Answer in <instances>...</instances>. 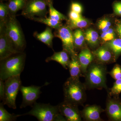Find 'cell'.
Returning <instances> with one entry per match:
<instances>
[{
  "instance_id": "cell-1",
  "label": "cell",
  "mask_w": 121,
  "mask_h": 121,
  "mask_svg": "<svg viewBox=\"0 0 121 121\" xmlns=\"http://www.w3.org/2000/svg\"><path fill=\"white\" fill-rule=\"evenodd\" d=\"M108 73L105 64L93 61L87 68L84 76V84L87 89L102 90L104 88L107 91L106 76Z\"/></svg>"
},
{
  "instance_id": "cell-2",
  "label": "cell",
  "mask_w": 121,
  "mask_h": 121,
  "mask_svg": "<svg viewBox=\"0 0 121 121\" xmlns=\"http://www.w3.org/2000/svg\"><path fill=\"white\" fill-rule=\"evenodd\" d=\"M26 59V54L21 52L0 60V79L4 81L12 76L20 75L24 68Z\"/></svg>"
},
{
  "instance_id": "cell-3",
  "label": "cell",
  "mask_w": 121,
  "mask_h": 121,
  "mask_svg": "<svg viewBox=\"0 0 121 121\" xmlns=\"http://www.w3.org/2000/svg\"><path fill=\"white\" fill-rule=\"evenodd\" d=\"M86 89L79 79L69 77L63 86L64 101L76 105H82L86 101Z\"/></svg>"
},
{
  "instance_id": "cell-4",
  "label": "cell",
  "mask_w": 121,
  "mask_h": 121,
  "mask_svg": "<svg viewBox=\"0 0 121 121\" xmlns=\"http://www.w3.org/2000/svg\"><path fill=\"white\" fill-rule=\"evenodd\" d=\"M7 37L16 50L23 52L26 46L23 32L15 15L9 13L5 22H3Z\"/></svg>"
},
{
  "instance_id": "cell-5",
  "label": "cell",
  "mask_w": 121,
  "mask_h": 121,
  "mask_svg": "<svg viewBox=\"0 0 121 121\" xmlns=\"http://www.w3.org/2000/svg\"><path fill=\"white\" fill-rule=\"evenodd\" d=\"M31 110L22 116L30 115L35 117L39 121H67L59 110L58 106L36 102Z\"/></svg>"
},
{
  "instance_id": "cell-6",
  "label": "cell",
  "mask_w": 121,
  "mask_h": 121,
  "mask_svg": "<svg viewBox=\"0 0 121 121\" xmlns=\"http://www.w3.org/2000/svg\"><path fill=\"white\" fill-rule=\"evenodd\" d=\"M4 98L2 101L4 105H7L13 109H16V101L20 91L22 82L20 75L13 76L5 80Z\"/></svg>"
},
{
  "instance_id": "cell-7",
  "label": "cell",
  "mask_w": 121,
  "mask_h": 121,
  "mask_svg": "<svg viewBox=\"0 0 121 121\" xmlns=\"http://www.w3.org/2000/svg\"><path fill=\"white\" fill-rule=\"evenodd\" d=\"M47 6L46 0H27L21 15L29 19L36 17H46Z\"/></svg>"
},
{
  "instance_id": "cell-8",
  "label": "cell",
  "mask_w": 121,
  "mask_h": 121,
  "mask_svg": "<svg viewBox=\"0 0 121 121\" xmlns=\"http://www.w3.org/2000/svg\"><path fill=\"white\" fill-rule=\"evenodd\" d=\"M54 36L58 37L62 43L63 50L67 52L70 56L76 55L74 43L73 32L69 26H62L56 29Z\"/></svg>"
},
{
  "instance_id": "cell-9",
  "label": "cell",
  "mask_w": 121,
  "mask_h": 121,
  "mask_svg": "<svg viewBox=\"0 0 121 121\" xmlns=\"http://www.w3.org/2000/svg\"><path fill=\"white\" fill-rule=\"evenodd\" d=\"M45 84L43 86H45ZM43 86H21L20 91L22 93L23 100L20 108H25L28 106L32 107L39 98L41 93L40 89Z\"/></svg>"
},
{
  "instance_id": "cell-10",
  "label": "cell",
  "mask_w": 121,
  "mask_h": 121,
  "mask_svg": "<svg viewBox=\"0 0 121 121\" xmlns=\"http://www.w3.org/2000/svg\"><path fill=\"white\" fill-rule=\"evenodd\" d=\"M15 49L7 37L4 23L0 22V60L20 52Z\"/></svg>"
},
{
  "instance_id": "cell-11",
  "label": "cell",
  "mask_w": 121,
  "mask_h": 121,
  "mask_svg": "<svg viewBox=\"0 0 121 121\" xmlns=\"http://www.w3.org/2000/svg\"><path fill=\"white\" fill-rule=\"evenodd\" d=\"M58 106L60 112L68 121H81L82 117L78 106L64 101Z\"/></svg>"
},
{
  "instance_id": "cell-12",
  "label": "cell",
  "mask_w": 121,
  "mask_h": 121,
  "mask_svg": "<svg viewBox=\"0 0 121 121\" xmlns=\"http://www.w3.org/2000/svg\"><path fill=\"white\" fill-rule=\"evenodd\" d=\"M106 113L112 121H121V102L118 97H114L108 95Z\"/></svg>"
},
{
  "instance_id": "cell-13",
  "label": "cell",
  "mask_w": 121,
  "mask_h": 121,
  "mask_svg": "<svg viewBox=\"0 0 121 121\" xmlns=\"http://www.w3.org/2000/svg\"><path fill=\"white\" fill-rule=\"evenodd\" d=\"M92 52L96 61L103 64L112 62L116 59L112 52L106 44L99 47Z\"/></svg>"
},
{
  "instance_id": "cell-14",
  "label": "cell",
  "mask_w": 121,
  "mask_h": 121,
  "mask_svg": "<svg viewBox=\"0 0 121 121\" xmlns=\"http://www.w3.org/2000/svg\"><path fill=\"white\" fill-rule=\"evenodd\" d=\"M105 110L97 105L86 106L81 112L82 118L86 121H101L100 114Z\"/></svg>"
},
{
  "instance_id": "cell-15",
  "label": "cell",
  "mask_w": 121,
  "mask_h": 121,
  "mask_svg": "<svg viewBox=\"0 0 121 121\" xmlns=\"http://www.w3.org/2000/svg\"><path fill=\"white\" fill-rule=\"evenodd\" d=\"M78 56L82 74L84 76L87 68L95 59L94 56L88 48L85 47L82 49Z\"/></svg>"
},
{
  "instance_id": "cell-16",
  "label": "cell",
  "mask_w": 121,
  "mask_h": 121,
  "mask_svg": "<svg viewBox=\"0 0 121 121\" xmlns=\"http://www.w3.org/2000/svg\"><path fill=\"white\" fill-rule=\"evenodd\" d=\"M70 54L65 50L59 52H54L51 56L48 57L45 60L46 62L55 61L60 64L64 69H67L70 59Z\"/></svg>"
},
{
  "instance_id": "cell-17",
  "label": "cell",
  "mask_w": 121,
  "mask_h": 121,
  "mask_svg": "<svg viewBox=\"0 0 121 121\" xmlns=\"http://www.w3.org/2000/svg\"><path fill=\"white\" fill-rule=\"evenodd\" d=\"M70 58L68 67L70 72V77L76 79H79L80 77H84L82 74L78 55L70 56Z\"/></svg>"
},
{
  "instance_id": "cell-18",
  "label": "cell",
  "mask_w": 121,
  "mask_h": 121,
  "mask_svg": "<svg viewBox=\"0 0 121 121\" xmlns=\"http://www.w3.org/2000/svg\"><path fill=\"white\" fill-rule=\"evenodd\" d=\"M34 36L38 40L45 44L49 48L53 49L52 40L54 35L52 33L51 28L47 27L43 32L34 33Z\"/></svg>"
},
{
  "instance_id": "cell-19",
  "label": "cell",
  "mask_w": 121,
  "mask_h": 121,
  "mask_svg": "<svg viewBox=\"0 0 121 121\" xmlns=\"http://www.w3.org/2000/svg\"><path fill=\"white\" fill-rule=\"evenodd\" d=\"M85 40L91 47L95 48L99 42V35L95 30L92 29H87L84 33Z\"/></svg>"
},
{
  "instance_id": "cell-20",
  "label": "cell",
  "mask_w": 121,
  "mask_h": 121,
  "mask_svg": "<svg viewBox=\"0 0 121 121\" xmlns=\"http://www.w3.org/2000/svg\"><path fill=\"white\" fill-rule=\"evenodd\" d=\"M30 20L44 24L51 28L56 29L59 28L62 26L61 22L53 19L50 17L47 18L46 17H32L30 19Z\"/></svg>"
},
{
  "instance_id": "cell-21",
  "label": "cell",
  "mask_w": 121,
  "mask_h": 121,
  "mask_svg": "<svg viewBox=\"0 0 121 121\" xmlns=\"http://www.w3.org/2000/svg\"><path fill=\"white\" fill-rule=\"evenodd\" d=\"M48 8L49 17L53 19L61 22L67 19L66 17L62 13L57 11L53 7L52 0H46Z\"/></svg>"
},
{
  "instance_id": "cell-22",
  "label": "cell",
  "mask_w": 121,
  "mask_h": 121,
  "mask_svg": "<svg viewBox=\"0 0 121 121\" xmlns=\"http://www.w3.org/2000/svg\"><path fill=\"white\" fill-rule=\"evenodd\" d=\"M27 0H9L8 3L9 13L15 15L18 11L23 9Z\"/></svg>"
},
{
  "instance_id": "cell-23",
  "label": "cell",
  "mask_w": 121,
  "mask_h": 121,
  "mask_svg": "<svg viewBox=\"0 0 121 121\" xmlns=\"http://www.w3.org/2000/svg\"><path fill=\"white\" fill-rule=\"evenodd\" d=\"M4 105L2 102L0 103V121H15L18 117L22 116V114H15L9 113L5 109Z\"/></svg>"
},
{
  "instance_id": "cell-24",
  "label": "cell",
  "mask_w": 121,
  "mask_h": 121,
  "mask_svg": "<svg viewBox=\"0 0 121 121\" xmlns=\"http://www.w3.org/2000/svg\"><path fill=\"white\" fill-rule=\"evenodd\" d=\"M73 34L74 43L75 49L82 48L84 45L85 38L84 33L80 29L75 31Z\"/></svg>"
},
{
  "instance_id": "cell-25",
  "label": "cell",
  "mask_w": 121,
  "mask_h": 121,
  "mask_svg": "<svg viewBox=\"0 0 121 121\" xmlns=\"http://www.w3.org/2000/svg\"><path fill=\"white\" fill-rule=\"evenodd\" d=\"M107 45L112 52L115 59L121 54V38L114 39L107 43Z\"/></svg>"
},
{
  "instance_id": "cell-26",
  "label": "cell",
  "mask_w": 121,
  "mask_h": 121,
  "mask_svg": "<svg viewBox=\"0 0 121 121\" xmlns=\"http://www.w3.org/2000/svg\"><path fill=\"white\" fill-rule=\"evenodd\" d=\"M107 91L108 94L111 97H118L121 93V78L116 80L112 87Z\"/></svg>"
},
{
  "instance_id": "cell-27",
  "label": "cell",
  "mask_w": 121,
  "mask_h": 121,
  "mask_svg": "<svg viewBox=\"0 0 121 121\" xmlns=\"http://www.w3.org/2000/svg\"><path fill=\"white\" fill-rule=\"evenodd\" d=\"M9 14V9L8 4L0 3V22H5L7 20Z\"/></svg>"
},
{
  "instance_id": "cell-28",
  "label": "cell",
  "mask_w": 121,
  "mask_h": 121,
  "mask_svg": "<svg viewBox=\"0 0 121 121\" xmlns=\"http://www.w3.org/2000/svg\"><path fill=\"white\" fill-rule=\"evenodd\" d=\"M89 23L88 20L82 17L77 20H70L69 26L71 28H83L88 26Z\"/></svg>"
},
{
  "instance_id": "cell-29",
  "label": "cell",
  "mask_w": 121,
  "mask_h": 121,
  "mask_svg": "<svg viewBox=\"0 0 121 121\" xmlns=\"http://www.w3.org/2000/svg\"><path fill=\"white\" fill-rule=\"evenodd\" d=\"M115 32L112 28H110L107 31L102 33L101 35L102 41L104 43H107L115 39Z\"/></svg>"
},
{
  "instance_id": "cell-30",
  "label": "cell",
  "mask_w": 121,
  "mask_h": 121,
  "mask_svg": "<svg viewBox=\"0 0 121 121\" xmlns=\"http://www.w3.org/2000/svg\"><path fill=\"white\" fill-rule=\"evenodd\" d=\"M111 26V22L107 18L102 19L98 22V28L102 32L107 31L110 28Z\"/></svg>"
},
{
  "instance_id": "cell-31",
  "label": "cell",
  "mask_w": 121,
  "mask_h": 121,
  "mask_svg": "<svg viewBox=\"0 0 121 121\" xmlns=\"http://www.w3.org/2000/svg\"><path fill=\"white\" fill-rule=\"evenodd\" d=\"M108 73L115 80L121 78V66L118 64H116L113 69Z\"/></svg>"
},
{
  "instance_id": "cell-32",
  "label": "cell",
  "mask_w": 121,
  "mask_h": 121,
  "mask_svg": "<svg viewBox=\"0 0 121 121\" xmlns=\"http://www.w3.org/2000/svg\"><path fill=\"white\" fill-rule=\"evenodd\" d=\"M71 9L72 11L80 14L82 11V4L79 2L74 1L71 2Z\"/></svg>"
},
{
  "instance_id": "cell-33",
  "label": "cell",
  "mask_w": 121,
  "mask_h": 121,
  "mask_svg": "<svg viewBox=\"0 0 121 121\" xmlns=\"http://www.w3.org/2000/svg\"><path fill=\"white\" fill-rule=\"evenodd\" d=\"M113 8L115 13L121 16V1H116L114 2Z\"/></svg>"
},
{
  "instance_id": "cell-34",
  "label": "cell",
  "mask_w": 121,
  "mask_h": 121,
  "mask_svg": "<svg viewBox=\"0 0 121 121\" xmlns=\"http://www.w3.org/2000/svg\"><path fill=\"white\" fill-rule=\"evenodd\" d=\"M69 16L70 20L72 21L77 20L82 17L80 13H77L72 10L69 13Z\"/></svg>"
},
{
  "instance_id": "cell-35",
  "label": "cell",
  "mask_w": 121,
  "mask_h": 121,
  "mask_svg": "<svg viewBox=\"0 0 121 121\" xmlns=\"http://www.w3.org/2000/svg\"><path fill=\"white\" fill-rule=\"evenodd\" d=\"M5 92L4 84V81L0 79V98L3 101L4 98Z\"/></svg>"
},
{
  "instance_id": "cell-36",
  "label": "cell",
  "mask_w": 121,
  "mask_h": 121,
  "mask_svg": "<svg viewBox=\"0 0 121 121\" xmlns=\"http://www.w3.org/2000/svg\"><path fill=\"white\" fill-rule=\"evenodd\" d=\"M116 30H117L118 34L121 38V23L118 24L117 25Z\"/></svg>"
},
{
  "instance_id": "cell-37",
  "label": "cell",
  "mask_w": 121,
  "mask_h": 121,
  "mask_svg": "<svg viewBox=\"0 0 121 121\" xmlns=\"http://www.w3.org/2000/svg\"><path fill=\"white\" fill-rule=\"evenodd\" d=\"M4 0H1V1H4Z\"/></svg>"
}]
</instances>
